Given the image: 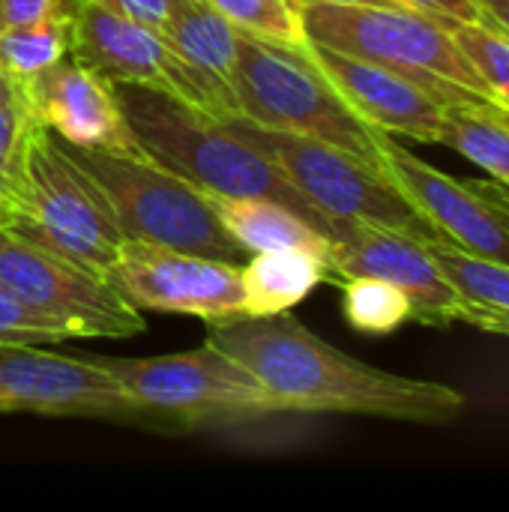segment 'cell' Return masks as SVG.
Segmentation results:
<instances>
[{"instance_id": "cell-1", "label": "cell", "mask_w": 509, "mask_h": 512, "mask_svg": "<svg viewBox=\"0 0 509 512\" xmlns=\"http://www.w3.org/2000/svg\"><path fill=\"white\" fill-rule=\"evenodd\" d=\"M207 342L240 360L297 417L357 414L444 426L465 411L456 387L369 366L315 336L291 312L213 324Z\"/></svg>"}, {"instance_id": "cell-2", "label": "cell", "mask_w": 509, "mask_h": 512, "mask_svg": "<svg viewBox=\"0 0 509 512\" xmlns=\"http://www.w3.org/2000/svg\"><path fill=\"white\" fill-rule=\"evenodd\" d=\"M114 90L135 141L156 165L204 195L279 201L300 213L327 240L333 237L330 222L288 183L279 165L228 120L210 117L147 87L114 84Z\"/></svg>"}, {"instance_id": "cell-3", "label": "cell", "mask_w": 509, "mask_h": 512, "mask_svg": "<svg viewBox=\"0 0 509 512\" xmlns=\"http://www.w3.org/2000/svg\"><path fill=\"white\" fill-rule=\"evenodd\" d=\"M300 18L309 42L387 66L420 84L441 108H501L453 30L417 9L300 0Z\"/></svg>"}, {"instance_id": "cell-4", "label": "cell", "mask_w": 509, "mask_h": 512, "mask_svg": "<svg viewBox=\"0 0 509 512\" xmlns=\"http://www.w3.org/2000/svg\"><path fill=\"white\" fill-rule=\"evenodd\" d=\"M132 399L159 414L171 435L201 429H240L297 417L240 360L204 342L195 351L162 357H93Z\"/></svg>"}, {"instance_id": "cell-5", "label": "cell", "mask_w": 509, "mask_h": 512, "mask_svg": "<svg viewBox=\"0 0 509 512\" xmlns=\"http://www.w3.org/2000/svg\"><path fill=\"white\" fill-rule=\"evenodd\" d=\"M306 48V45H303ZM303 48H279L240 33L237 42V111L267 129L315 138L360 162L381 168L378 132L324 78Z\"/></svg>"}, {"instance_id": "cell-6", "label": "cell", "mask_w": 509, "mask_h": 512, "mask_svg": "<svg viewBox=\"0 0 509 512\" xmlns=\"http://www.w3.org/2000/svg\"><path fill=\"white\" fill-rule=\"evenodd\" d=\"M66 150L102 186L126 243H150L234 264L246 258V249L228 234L207 195L150 156H120L75 144H66Z\"/></svg>"}, {"instance_id": "cell-7", "label": "cell", "mask_w": 509, "mask_h": 512, "mask_svg": "<svg viewBox=\"0 0 509 512\" xmlns=\"http://www.w3.org/2000/svg\"><path fill=\"white\" fill-rule=\"evenodd\" d=\"M246 141L264 150L288 183L327 219V222H363L387 231H399L426 246L450 243L405 195L402 189L357 156L303 138L282 129L255 126L243 117L228 120ZM333 228V225H330Z\"/></svg>"}, {"instance_id": "cell-8", "label": "cell", "mask_w": 509, "mask_h": 512, "mask_svg": "<svg viewBox=\"0 0 509 512\" xmlns=\"http://www.w3.org/2000/svg\"><path fill=\"white\" fill-rule=\"evenodd\" d=\"M12 228L102 279L126 246L102 186L48 129L33 141L24 210Z\"/></svg>"}, {"instance_id": "cell-9", "label": "cell", "mask_w": 509, "mask_h": 512, "mask_svg": "<svg viewBox=\"0 0 509 512\" xmlns=\"http://www.w3.org/2000/svg\"><path fill=\"white\" fill-rule=\"evenodd\" d=\"M0 414L99 420L171 435L168 423L132 399L93 357H66L36 345H0Z\"/></svg>"}, {"instance_id": "cell-10", "label": "cell", "mask_w": 509, "mask_h": 512, "mask_svg": "<svg viewBox=\"0 0 509 512\" xmlns=\"http://www.w3.org/2000/svg\"><path fill=\"white\" fill-rule=\"evenodd\" d=\"M0 285L75 339H129L147 330L141 309L87 267L0 225Z\"/></svg>"}, {"instance_id": "cell-11", "label": "cell", "mask_w": 509, "mask_h": 512, "mask_svg": "<svg viewBox=\"0 0 509 512\" xmlns=\"http://www.w3.org/2000/svg\"><path fill=\"white\" fill-rule=\"evenodd\" d=\"M330 270L333 282L372 276L396 285L411 300L417 324H468L483 333L504 336L501 321L483 306L465 300L441 273L426 243L363 222H330Z\"/></svg>"}, {"instance_id": "cell-12", "label": "cell", "mask_w": 509, "mask_h": 512, "mask_svg": "<svg viewBox=\"0 0 509 512\" xmlns=\"http://www.w3.org/2000/svg\"><path fill=\"white\" fill-rule=\"evenodd\" d=\"M378 153L384 174L456 249L509 264V189L504 183L453 177L423 162L387 132H378Z\"/></svg>"}, {"instance_id": "cell-13", "label": "cell", "mask_w": 509, "mask_h": 512, "mask_svg": "<svg viewBox=\"0 0 509 512\" xmlns=\"http://www.w3.org/2000/svg\"><path fill=\"white\" fill-rule=\"evenodd\" d=\"M108 282L141 312L192 315L207 327L243 315V282L234 261L126 243Z\"/></svg>"}, {"instance_id": "cell-14", "label": "cell", "mask_w": 509, "mask_h": 512, "mask_svg": "<svg viewBox=\"0 0 509 512\" xmlns=\"http://www.w3.org/2000/svg\"><path fill=\"white\" fill-rule=\"evenodd\" d=\"M69 57L111 84L147 87L213 117L204 87L159 30L114 15L90 0H72Z\"/></svg>"}, {"instance_id": "cell-15", "label": "cell", "mask_w": 509, "mask_h": 512, "mask_svg": "<svg viewBox=\"0 0 509 512\" xmlns=\"http://www.w3.org/2000/svg\"><path fill=\"white\" fill-rule=\"evenodd\" d=\"M39 123L75 147L147 156L135 141L111 81L66 57L24 84Z\"/></svg>"}, {"instance_id": "cell-16", "label": "cell", "mask_w": 509, "mask_h": 512, "mask_svg": "<svg viewBox=\"0 0 509 512\" xmlns=\"http://www.w3.org/2000/svg\"><path fill=\"white\" fill-rule=\"evenodd\" d=\"M303 51L369 126L396 138L438 144L444 108L420 84L387 66L315 42Z\"/></svg>"}, {"instance_id": "cell-17", "label": "cell", "mask_w": 509, "mask_h": 512, "mask_svg": "<svg viewBox=\"0 0 509 512\" xmlns=\"http://www.w3.org/2000/svg\"><path fill=\"white\" fill-rule=\"evenodd\" d=\"M186 69L204 87L213 117L234 120L237 111V42L240 30L201 0H180L162 33Z\"/></svg>"}, {"instance_id": "cell-18", "label": "cell", "mask_w": 509, "mask_h": 512, "mask_svg": "<svg viewBox=\"0 0 509 512\" xmlns=\"http://www.w3.org/2000/svg\"><path fill=\"white\" fill-rule=\"evenodd\" d=\"M216 216L228 228V234L246 249V255L255 252H276V249H297L309 252L330 267V240L312 228L300 213L279 201L267 198H225V195H207ZM333 273V270H330Z\"/></svg>"}, {"instance_id": "cell-19", "label": "cell", "mask_w": 509, "mask_h": 512, "mask_svg": "<svg viewBox=\"0 0 509 512\" xmlns=\"http://www.w3.org/2000/svg\"><path fill=\"white\" fill-rule=\"evenodd\" d=\"M243 315H279L303 303L321 282H333L327 261L297 252H255L249 264H240Z\"/></svg>"}, {"instance_id": "cell-20", "label": "cell", "mask_w": 509, "mask_h": 512, "mask_svg": "<svg viewBox=\"0 0 509 512\" xmlns=\"http://www.w3.org/2000/svg\"><path fill=\"white\" fill-rule=\"evenodd\" d=\"M39 123L27 87L0 72V225H15L24 210L27 168Z\"/></svg>"}, {"instance_id": "cell-21", "label": "cell", "mask_w": 509, "mask_h": 512, "mask_svg": "<svg viewBox=\"0 0 509 512\" xmlns=\"http://www.w3.org/2000/svg\"><path fill=\"white\" fill-rule=\"evenodd\" d=\"M509 189V111L489 105L444 108L441 138Z\"/></svg>"}, {"instance_id": "cell-22", "label": "cell", "mask_w": 509, "mask_h": 512, "mask_svg": "<svg viewBox=\"0 0 509 512\" xmlns=\"http://www.w3.org/2000/svg\"><path fill=\"white\" fill-rule=\"evenodd\" d=\"M72 12L0 27V72L27 84L69 57Z\"/></svg>"}, {"instance_id": "cell-23", "label": "cell", "mask_w": 509, "mask_h": 512, "mask_svg": "<svg viewBox=\"0 0 509 512\" xmlns=\"http://www.w3.org/2000/svg\"><path fill=\"white\" fill-rule=\"evenodd\" d=\"M429 252L441 273L453 282V288L465 300L492 312L501 321L504 336H509V264L474 258L453 243H435L429 246Z\"/></svg>"}, {"instance_id": "cell-24", "label": "cell", "mask_w": 509, "mask_h": 512, "mask_svg": "<svg viewBox=\"0 0 509 512\" xmlns=\"http://www.w3.org/2000/svg\"><path fill=\"white\" fill-rule=\"evenodd\" d=\"M201 3L216 9L240 33L255 36L261 42L279 48L309 45L300 18V0H201Z\"/></svg>"}, {"instance_id": "cell-25", "label": "cell", "mask_w": 509, "mask_h": 512, "mask_svg": "<svg viewBox=\"0 0 509 512\" xmlns=\"http://www.w3.org/2000/svg\"><path fill=\"white\" fill-rule=\"evenodd\" d=\"M342 312L360 333L384 336L411 321V300L390 282L372 276H354L342 282Z\"/></svg>"}, {"instance_id": "cell-26", "label": "cell", "mask_w": 509, "mask_h": 512, "mask_svg": "<svg viewBox=\"0 0 509 512\" xmlns=\"http://www.w3.org/2000/svg\"><path fill=\"white\" fill-rule=\"evenodd\" d=\"M486 87L495 93L501 108L509 111V36L486 21H468L450 27Z\"/></svg>"}, {"instance_id": "cell-27", "label": "cell", "mask_w": 509, "mask_h": 512, "mask_svg": "<svg viewBox=\"0 0 509 512\" xmlns=\"http://www.w3.org/2000/svg\"><path fill=\"white\" fill-rule=\"evenodd\" d=\"M75 339L63 324L36 312L24 300H18L9 288L0 285V345H60Z\"/></svg>"}, {"instance_id": "cell-28", "label": "cell", "mask_w": 509, "mask_h": 512, "mask_svg": "<svg viewBox=\"0 0 509 512\" xmlns=\"http://www.w3.org/2000/svg\"><path fill=\"white\" fill-rule=\"evenodd\" d=\"M90 3L165 33V27H168V21H171V15H174L180 0H90Z\"/></svg>"}, {"instance_id": "cell-29", "label": "cell", "mask_w": 509, "mask_h": 512, "mask_svg": "<svg viewBox=\"0 0 509 512\" xmlns=\"http://www.w3.org/2000/svg\"><path fill=\"white\" fill-rule=\"evenodd\" d=\"M408 9H417L435 21H441L444 27L453 24H468V21H483L480 12V0H399Z\"/></svg>"}, {"instance_id": "cell-30", "label": "cell", "mask_w": 509, "mask_h": 512, "mask_svg": "<svg viewBox=\"0 0 509 512\" xmlns=\"http://www.w3.org/2000/svg\"><path fill=\"white\" fill-rule=\"evenodd\" d=\"M72 12V0H0V27Z\"/></svg>"}, {"instance_id": "cell-31", "label": "cell", "mask_w": 509, "mask_h": 512, "mask_svg": "<svg viewBox=\"0 0 509 512\" xmlns=\"http://www.w3.org/2000/svg\"><path fill=\"white\" fill-rule=\"evenodd\" d=\"M483 21L509 36V0H480Z\"/></svg>"}, {"instance_id": "cell-32", "label": "cell", "mask_w": 509, "mask_h": 512, "mask_svg": "<svg viewBox=\"0 0 509 512\" xmlns=\"http://www.w3.org/2000/svg\"><path fill=\"white\" fill-rule=\"evenodd\" d=\"M330 3H375V6H402L399 0H330Z\"/></svg>"}]
</instances>
